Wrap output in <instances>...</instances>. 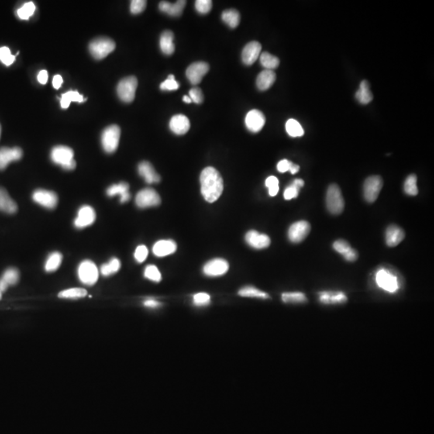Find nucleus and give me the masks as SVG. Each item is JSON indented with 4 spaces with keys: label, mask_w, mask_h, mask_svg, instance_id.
Returning a JSON list of instances; mask_svg holds the SVG:
<instances>
[{
    "label": "nucleus",
    "mask_w": 434,
    "mask_h": 434,
    "mask_svg": "<svg viewBox=\"0 0 434 434\" xmlns=\"http://www.w3.org/2000/svg\"><path fill=\"white\" fill-rule=\"evenodd\" d=\"M201 184L203 197L209 203L216 201L224 190V182L221 174L212 167H206L202 170Z\"/></svg>",
    "instance_id": "f257e3e1"
},
{
    "label": "nucleus",
    "mask_w": 434,
    "mask_h": 434,
    "mask_svg": "<svg viewBox=\"0 0 434 434\" xmlns=\"http://www.w3.org/2000/svg\"><path fill=\"white\" fill-rule=\"evenodd\" d=\"M87 296V291L82 288H71L63 290L59 293L58 297L60 298H67V299H77V298H84Z\"/></svg>",
    "instance_id": "58836bf2"
},
{
    "label": "nucleus",
    "mask_w": 434,
    "mask_h": 434,
    "mask_svg": "<svg viewBox=\"0 0 434 434\" xmlns=\"http://www.w3.org/2000/svg\"><path fill=\"white\" fill-rule=\"evenodd\" d=\"M383 187V180L379 176H370L365 180L363 184V196L368 203L376 201Z\"/></svg>",
    "instance_id": "6e6552de"
},
{
    "label": "nucleus",
    "mask_w": 434,
    "mask_h": 434,
    "mask_svg": "<svg viewBox=\"0 0 434 434\" xmlns=\"http://www.w3.org/2000/svg\"><path fill=\"white\" fill-rule=\"evenodd\" d=\"M311 232V225L306 221H300L293 224L289 228L288 237L293 243H300L305 240Z\"/></svg>",
    "instance_id": "f8f14e48"
},
{
    "label": "nucleus",
    "mask_w": 434,
    "mask_h": 434,
    "mask_svg": "<svg viewBox=\"0 0 434 434\" xmlns=\"http://www.w3.org/2000/svg\"><path fill=\"white\" fill-rule=\"evenodd\" d=\"M209 71V64L206 62L197 61L192 63L186 71V76L190 82L194 85L200 84L203 77Z\"/></svg>",
    "instance_id": "ddd939ff"
},
{
    "label": "nucleus",
    "mask_w": 434,
    "mask_h": 434,
    "mask_svg": "<svg viewBox=\"0 0 434 434\" xmlns=\"http://www.w3.org/2000/svg\"><path fill=\"white\" fill-rule=\"evenodd\" d=\"M121 268V262L118 258L111 259L108 263L102 265L101 267V273L104 277L112 275L117 273Z\"/></svg>",
    "instance_id": "ea45409f"
},
{
    "label": "nucleus",
    "mask_w": 434,
    "mask_h": 434,
    "mask_svg": "<svg viewBox=\"0 0 434 434\" xmlns=\"http://www.w3.org/2000/svg\"><path fill=\"white\" fill-rule=\"evenodd\" d=\"M300 167L298 165L294 164V163L290 161V169H289V171H290V173L292 175L296 174V173L298 172V170H299Z\"/></svg>",
    "instance_id": "052dcab7"
},
{
    "label": "nucleus",
    "mask_w": 434,
    "mask_h": 434,
    "mask_svg": "<svg viewBox=\"0 0 434 434\" xmlns=\"http://www.w3.org/2000/svg\"><path fill=\"white\" fill-rule=\"evenodd\" d=\"M276 81V74L273 70L261 72L256 78V86L262 91L269 90Z\"/></svg>",
    "instance_id": "c85d7f7f"
},
{
    "label": "nucleus",
    "mask_w": 434,
    "mask_h": 434,
    "mask_svg": "<svg viewBox=\"0 0 434 434\" xmlns=\"http://www.w3.org/2000/svg\"><path fill=\"white\" fill-rule=\"evenodd\" d=\"M290 161H289L287 159H283L281 161L279 162L277 166L279 172L285 173L288 171L289 169H290Z\"/></svg>",
    "instance_id": "6e6d98bb"
},
{
    "label": "nucleus",
    "mask_w": 434,
    "mask_h": 434,
    "mask_svg": "<svg viewBox=\"0 0 434 434\" xmlns=\"http://www.w3.org/2000/svg\"><path fill=\"white\" fill-rule=\"evenodd\" d=\"M356 98L360 103L363 105L368 104L373 99V95L371 92L370 86L367 81H363L360 83L359 90L356 94Z\"/></svg>",
    "instance_id": "7c9ffc66"
},
{
    "label": "nucleus",
    "mask_w": 434,
    "mask_h": 434,
    "mask_svg": "<svg viewBox=\"0 0 434 434\" xmlns=\"http://www.w3.org/2000/svg\"><path fill=\"white\" fill-rule=\"evenodd\" d=\"M85 100L87 99H84L83 96L79 94L77 91L70 90L69 92L62 94L61 98H60V106L62 108H68L70 107L72 101L81 103V102H84Z\"/></svg>",
    "instance_id": "2f4dec72"
},
{
    "label": "nucleus",
    "mask_w": 434,
    "mask_h": 434,
    "mask_svg": "<svg viewBox=\"0 0 434 434\" xmlns=\"http://www.w3.org/2000/svg\"><path fill=\"white\" fill-rule=\"evenodd\" d=\"M73 149L66 146H56L51 151V159L64 170H74L77 166Z\"/></svg>",
    "instance_id": "f03ea898"
},
{
    "label": "nucleus",
    "mask_w": 434,
    "mask_h": 434,
    "mask_svg": "<svg viewBox=\"0 0 434 434\" xmlns=\"http://www.w3.org/2000/svg\"><path fill=\"white\" fill-rule=\"evenodd\" d=\"M116 48L115 42L107 37H99L90 42L89 45L90 53L96 60H102Z\"/></svg>",
    "instance_id": "20e7f679"
},
{
    "label": "nucleus",
    "mask_w": 434,
    "mask_h": 434,
    "mask_svg": "<svg viewBox=\"0 0 434 434\" xmlns=\"http://www.w3.org/2000/svg\"><path fill=\"white\" fill-rule=\"evenodd\" d=\"M260 61L262 66L268 70H275L280 64V60L277 56H273V55L266 53V52L261 55Z\"/></svg>",
    "instance_id": "4c0bfd02"
},
{
    "label": "nucleus",
    "mask_w": 434,
    "mask_h": 434,
    "mask_svg": "<svg viewBox=\"0 0 434 434\" xmlns=\"http://www.w3.org/2000/svg\"><path fill=\"white\" fill-rule=\"evenodd\" d=\"M17 210L16 203L8 195V191L0 187V211L7 214H14Z\"/></svg>",
    "instance_id": "cd10ccee"
},
{
    "label": "nucleus",
    "mask_w": 434,
    "mask_h": 434,
    "mask_svg": "<svg viewBox=\"0 0 434 434\" xmlns=\"http://www.w3.org/2000/svg\"><path fill=\"white\" fill-rule=\"evenodd\" d=\"M96 220V212L94 208L89 205H84L78 211L74 225L77 228H84L94 224Z\"/></svg>",
    "instance_id": "2eb2a0df"
},
{
    "label": "nucleus",
    "mask_w": 434,
    "mask_h": 434,
    "mask_svg": "<svg viewBox=\"0 0 434 434\" xmlns=\"http://www.w3.org/2000/svg\"><path fill=\"white\" fill-rule=\"evenodd\" d=\"M228 269H229V265L227 261L216 258L209 261L204 266L203 270L205 275L209 276V277H218V276L224 275L228 272Z\"/></svg>",
    "instance_id": "4468645a"
},
{
    "label": "nucleus",
    "mask_w": 434,
    "mask_h": 434,
    "mask_svg": "<svg viewBox=\"0 0 434 434\" xmlns=\"http://www.w3.org/2000/svg\"><path fill=\"white\" fill-rule=\"evenodd\" d=\"M62 84H63V78H62L61 76H54L53 80V87H54L56 90H58V89H60V87L61 86Z\"/></svg>",
    "instance_id": "bf43d9fd"
},
{
    "label": "nucleus",
    "mask_w": 434,
    "mask_h": 434,
    "mask_svg": "<svg viewBox=\"0 0 434 434\" xmlns=\"http://www.w3.org/2000/svg\"><path fill=\"white\" fill-rule=\"evenodd\" d=\"M38 81L41 84H45L47 83L48 79H49V73L46 70H41L39 72L37 76Z\"/></svg>",
    "instance_id": "4d7b16f0"
},
{
    "label": "nucleus",
    "mask_w": 434,
    "mask_h": 434,
    "mask_svg": "<svg viewBox=\"0 0 434 434\" xmlns=\"http://www.w3.org/2000/svg\"><path fill=\"white\" fill-rule=\"evenodd\" d=\"M417 182H418V178L416 175H410L407 177L404 184V191L407 195L412 196V197L418 195V188Z\"/></svg>",
    "instance_id": "79ce46f5"
},
{
    "label": "nucleus",
    "mask_w": 434,
    "mask_h": 434,
    "mask_svg": "<svg viewBox=\"0 0 434 434\" xmlns=\"http://www.w3.org/2000/svg\"><path fill=\"white\" fill-rule=\"evenodd\" d=\"M245 241L251 247L256 249H266L271 243L270 238L266 234H261L255 230H250L245 235Z\"/></svg>",
    "instance_id": "a211bd4d"
},
{
    "label": "nucleus",
    "mask_w": 434,
    "mask_h": 434,
    "mask_svg": "<svg viewBox=\"0 0 434 434\" xmlns=\"http://www.w3.org/2000/svg\"><path fill=\"white\" fill-rule=\"evenodd\" d=\"M159 45L163 54L168 55V56L172 55L176 49L174 44V33L171 31L168 30L163 32L160 36Z\"/></svg>",
    "instance_id": "c756f323"
},
{
    "label": "nucleus",
    "mask_w": 434,
    "mask_h": 434,
    "mask_svg": "<svg viewBox=\"0 0 434 434\" xmlns=\"http://www.w3.org/2000/svg\"><path fill=\"white\" fill-rule=\"evenodd\" d=\"M138 170H139V175L144 179L147 184L159 183L161 180L160 176L156 173L153 166L149 162L143 161L139 163Z\"/></svg>",
    "instance_id": "b1692460"
},
{
    "label": "nucleus",
    "mask_w": 434,
    "mask_h": 434,
    "mask_svg": "<svg viewBox=\"0 0 434 434\" xmlns=\"http://www.w3.org/2000/svg\"><path fill=\"white\" fill-rule=\"evenodd\" d=\"M333 248L336 252L342 254V256H345L346 253H349L352 250V248L351 247L350 244L348 243L344 240H338L336 242H334Z\"/></svg>",
    "instance_id": "09e8293b"
},
{
    "label": "nucleus",
    "mask_w": 434,
    "mask_h": 434,
    "mask_svg": "<svg viewBox=\"0 0 434 434\" xmlns=\"http://www.w3.org/2000/svg\"><path fill=\"white\" fill-rule=\"evenodd\" d=\"M137 87L138 80L133 76L121 80L117 87V93L120 99L126 103L132 102L135 100Z\"/></svg>",
    "instance_id": "423d86ee"
},
{
    "label": "nucleus",
    "mask_w": 434,
    "mask_h": 434,
    "mask_svg": "<svg viewBox=\"0 0 434 434\" xmlns=\"http://www.w3.org/2000/svg\"><path fill=\"white\" fill-rule=\"evenodd\" d=\"M15 60V56L11 54V50L8 47L0 48V61L6 66L13 64Z\"/></svg>",
    "instance_id": "a18cd8bd"
},
{
    "label": "nucleus",
    "mask_w": 434,
    "mask_h": 434,
    "mask_svg": "<svg viewBox=\"0 0 434 434\" xmlns=\"http://www.w3.org/2000/svg\"><path fill=\"white\" fill-rule=\"evenodd\" d=\"M144 276L146 278L156 283H159L162 279L161 273L159 272V269L153 265L146 266L145 269Z\"/></svg>",
    "instance_id": "c03bdc74"
},
{
    "label": "nucleus",
    "mask_w": 434,
    "mask_h": 434,
    "mask_svg": "<svg viewBox=\"0 0 434 434\" xmlns=\"http://www.w3.org/2000/svg\"><path fill=\"white\" fill-rule=\"evenodd\" d=\"M304 181L301 179H296L293 181L291 185L286 188L284 191V198L287 201L297 198L299 194V190L303 187Z\"/></svg>",
    "instance_id": "f704fd0d"
},
{
    "label": "nucleus",
    "mask_w": 434,
    "mask_h": 434,
    "mask_svg": "<svg viewBox=\"0 0 434 434\" xmlns=\"http://www.w3.org/2000/svg\"><path fill=\"white\" fill-rule=\"evenodd\" d=\"M266 186L269 188L270 197H275L279 191V181L275 176H270L266 180Z\"/></svg>",
    "instance_id": "49530a36"
},
{
    "label": "nucleus",
    "mask_w": 434,
    "mask_h": 434,
    "mask_svg": "<svg viewBox=\"0 0 434 434\" xmlns=\"http://www.w3.org/2000/svg\"><path fill=\"white\" fill-rule=\"evenodd\" d=\"M183 101H184L185 103L187 104H190L192 102V101H191V98H190L188 96H184V98H183Z\"/></svg>",
    "instance_id": "680f3d73"
},
{
    "label": "nucleus",
    "mask_w": 434,
    "mask_h": 434,
    "mask_svg": "<svg viewBox=\"0 0 434 434\" xmlns=\"http://www.w3.org/2000/svg\"><path fill=\"white\" fill-rule=\"evenodd\" d=\"M318 299L325 305H336L346 302L348 297L341 291H322L318 294Z\"/></svg>",
    "instance_id": "aec40b11"
},
{
    "label": "nucleus",
    "mask_w": 434,
    "mask_h": 434,
    "mask_svg": "<svg viewBox=\"0 0 434 434\" xmlns=\"http://www.w3.org/2000/svg\"><path fill=\"white\" fill-rule=\"evenodd\" d=\"M376 281L378 287L388 293L397 292L399 289L398 279L386 270H380L376 275Z\"/></svg>",
    "instance_id": "9d476101"
},
{
    "label": "nucleus",
    "mask_w": 434,
    "mask_h": 434,
    "mask_svg": "<svg viewBox=\"0 0 434 434\" xmlns=\"http://www.w3.org/2000/svg\"><path fill=\"white\" fill-rule=\"evenodd\" d=\"M23 150L19 147H3L0 149V170H4L10 163L18 161L22 158Z\"/></svg>",
    "instance_id": "f3484780"
},
{
    "label": "nucleus",
    "mask_w": 434,
    "mask_h": 434,
    "mask_svg": "<svg viewBox=\"0 0 434 434\" xmlns=\"http://www.w3.org/2000/svg\"><path fill=\"white\" fill-rule=\"evenodd\" d=\"M135 203L139 208H150L159 205L161 203V199L156 190L145 188L137 194Z\"/></svg>",
    "instance_id": "1a4fd4ad"
},
{
    "label": "nucleus",
    "mask_w": 434,
    "mask_h": 434,
    "mask_svg": "<svg viewBox=\"0 0 434 434\" xmlns=\"http://www.w3.org/2000/svg\"><path fill=\"white\" fill-rule=\"evenodd\" d=\"M196 9L199 13L205 15L208 14L212 8V1L211 0H197L196 1Z\"/></svg>",
    "instance_id": "3c124183"
},
{
    "label": "nucleus",
    "mask_w": 434,
    "mask_h": 434,
    "mask_svg": "<svg viewBox=\"0 0 434 434\" xmlns=\"http://www.w3.org/2000/svg\"><path fill=\"white\" fill-rule=\"evenodd\" d=\"M62 259H63V256L59 252H53V253H50L49 256H48L46 262H45V271L52 273V272L58 270V268L61 265Z\"/></svg>",
    "instance_id": "473e14b6"
},
{
    "label": "nucleus",
    "mask_w": 434,
    "mask_h": 434,
    "mask_svg": "<svg viewBox=\"0 0 434 434\" xmlns=\"http://www.w3.org/2000/svg\"><path fill=\"white\" fill-rule=\"evenodd\" d=\"M190 121L184 114H177L171 118L170 121V129L176 135H185L189 131Z\"/></svg>",
    "instance_id": "412c9836"
},
{
    "label": "nucleus",
    "mask_w": 434,
    "mask_h": 434,
    "mask_svg": "<svg viewBox=\"0 0 434 434\" xmlns=\"http://www.w3.org/2000/svg\"><path fill=\"white\" fill-rule=\"evenodd\" d=\"M186 4L187 2L184 0L177 1L176 4L163 1L159 4V8L162 12H164L170 16L179 17L183 13Z\"/></svg>",
    "instance_id": "a878e982"
},
{
    "label": "nucleus",
    "mask_w": 434,
    "mask_h": 434,
    "mask_svg": "<svg viewBox=\"0 0 434 434\" xmlns=\"http://www.w3.org/2000/svg\"><path fill=\"white\" fill-rule=\"evenodd\" d=\"M211 297L207 293H198L193 296V303L197 307H204L209 305Z\"/></svg>",
    "instance_id": "8fccbe9b"
},
{
    "label": "nucleus",
    "mask_w": 434,
    "mask_h": 434,
    "mask_svg": "<svg viewBox=\"0 0 434 434\" xmlns=\"http://www.w3.org/2000/svg\"><path fill=\"white\" fill-rule=\"evenodd\" d=\"M281 300L285 303L301 304L307 301V296L301 292H287L281 294Z\"/></svg>",
    "instance_id": "e433bc0d"
},
{
    "label": "nucleus",
    "mask_w": 434,
    "mask_h": 434,
    "mask_svg": "<svg viewBox=\"0 0 434 434\" xmlns=\"http://www.w3.org/2000/svg\"><path fill=\"white\" fill-rule=\"evenodd\" d=\"M222 19L229 28H236L239 25L241 16L236 10L229 9L223 12Z\"/></svg>",
    "instance_id": "c9c22d12"
},
{
    "label": "nucleus",
    "mask_w": 434,
    "mask_h": 434,
    "mask_svg": "<svg viewBox=\"0 0 434 434\" xmlns=\"http://www.w3.org/2000/svg\"><path fill=\"white\" fill-rule=\"evenodd\" d=\"M405 237V233L401 227L392 225L387 227L385 233L386 243L388 247H396Z\"/></svg>",
    "instance_id": "4be33fe9"
},
{
    "label": "nucleus",
    "mask_w": 434,
    "mask_h": 434,
    "mask_svg": "<svg viewBox=\"0 0 434 434\" xmlns=\"http://www.w3.org/2000/svg\"><path fill=\"white\" fill-rule=\"evenodd\" d=\"M36 11V5L32 2L25 3L20 8L17 10V15L19 19L28 20Z\"/></svg>",
    "instance_id": "37998d69"
},
{
    "label": "nucleus",
    "mask_w": 434,
    "mask_h": 434,
    "mask_svg": "<svg viewBox=\"0 0 434 434\" xmlns=\"http://www.w3.org/2000/svg\"><path fill=\"white\" fill-rule=\"evenodd\" d=\"M148 256V249L145 245H139L135 253V258L139 263L144 262Z\"/></svg>",
    "instance_id": "5fc2aeb1"
},
{
    "label": "nucleus",
    "mask_w": 434,
    "mask_h": 434,
    "mask_svg": "<svg viewBox=\"0 0 434 434\" xmlns=\"http://www.w3.org/2000/svg\"><path fill=\"white\" fill-rule=\"evenodd\" d=\"M2 294H3V293L1 292V291H0V299H1V298H2Z\"/></svg>",
    "instance_id": "e2e57ef3"
},
{
    "label": "nucleus",
    "mask_w": 434,
    "mask_h": 434,
    "mask_svg": "<svg viewBox=\"0 0 434 434\" xmlns=\"http://www.w3.org/2000/svg\"><path fill=\"white\" fill-rule=\"evenodd\" d=\"M266 123V118L263 113L257 110L249 111L245 118L246 127L253 133H257L262 131Z\"/></svg>",
    "instance_id": "dca6fc26"
},
{
    "label": "nucleus",
    "mask_w": 434,
    "mask_h": 434,
    "mask_svg": "<svg viewBox=\"0 0 434 434\" xmlns=\"http://www.w3.org/2000/svg\"><path fill=\"white\" fill-rule=\"evenodd\" d=\"M146 7V1L145 0H133L131 1V12L132 14L141 13L144 11Z\"/></svg>",
    "instance_id": "603ef678"
},
{
    "label": "nucleus",
    "mask_w": 434,
    "mask_h": 434,
    "mask_svg": "<svg viewBox=\"0 0 434 434\" xmlns=\"http://www.w3.org/2000/svg\"><path fill=\"white\" fill-rule=\"evenodd\" d=\"M189 98H191L192 102H195L196 104H201L204 101V94H203L202 90L198 87H195L190 90Z\"/></svg>",
    "instance_id": "864d4df0"
},
{
    "label": "nucleus",
    "mask_w": 434,
    "mask_h": 434,
    "mask_svg": "<svg viewBox=\"0 0 434 434\" xmlns=\"http://www.w3.org/2000/svg\"><path fill=\"white\" fill-rule=\"evenodd\" d=\"M177 249V245L171 240H162L156 242L153 246V253L156 256H168L172 254Z\"/></svg>",
    "instance_id": "5701e85b"
},
{
    "label": "nucleus",
    "mask_w": 434,
    "mask_h": 434,
    "mask_svg": "<svg viewBox=\"0 0 434 434\" xmlns=\"http://www.w3.org/2000/svg\"><path fill=\"white\" fill-rule=\"evenodd\" d=\"M286 129H287L288 135L293 137V138L301 137L304 135V129L302 126L300 125L298 121H296L295 119H293V118L287 121V124H286Z\"/></svg>",
    "instance_id": "a19ab883"
},
{
    "label": "nucleus",
    "mask_w": 434,
    "mask_h": 434,
    "mask_svg": "<svg viewBox=\"0 0 434 434\" xmlns=\"http://www.w3.org/2000/svg\"><path fill=\"white\" fill-rule=\"evenodd\" d=\"M19 273L15 268H9L0 278V291L4 293L9 286H14L19 281Z\"/></svg>",
    "instance_id": "bb28decb"
},
{
    "label": "nucleus",
    "mask_w": 434,
    "mask_h": 434,
    "mask_svg": "<svg viewBox=\"0 0 434 434\" xmlns=\"http://www.w3.org/2000/svg\"><path fill=\"white\" fill-rule=\"evenodd\" d=\"M78 277L83 284L93 286L98 281L99 277L98 267L91 261H83L79 265Z\"/></svg>",
    "instance_id": "0eeeda50"
},
{
    "label": "nucleus",
    "mask_w": 434,
    "mask_h": 434,
    "mask_svg": "<svg viewBox=\"0 0 434 434\" xmlns=\"http://www.w3.org/2000/svg\"><path fill=\"white\" fill-rule=\"evenodd\" d=\"M326 203L328 211L333 215H339L344 209V200L342 191L336 184H332L328 187L326 197Z\"/></svg>",
    "instance_id": "7ed1b4c3"
},
{
    "label": "nucleus",
    "mask_w": 434,
    "mask_h": 434,
    "mask_svg": "<svg viewBox=\"0 0 434 434\" xmlns=\"http://www.w3.org/2000/svg\"><path fill=\"white\" fill-rule=\"evenodd\" d=\"M143 305L147 308H157L161 306V303L156 300L147 299L143 302Z\"/></svg>",
    "instance_id": "13d9d810"
},
{
    "label": "nucleus",
    "mask_w": 434,
    "mask_h": 434,
    "mask_svg": "<svg viewBox=\"0 0 434 434\" xmlns=\"http://www.w3.org/2000/svg\"><path fill=\"white\" fill-rule=\"evenodd\" d=\"M0 135H1V125H0Z\"/></svg>",
    "instance_id": "0e129e2a"
},
{
    "label": "nucleus",
    "mask_w": 434,
    "mask_h": 434,
    "mask_svg": "<svg viewBox=\"0 0 434 434\" xmlns=\"http://www.w3.org/2000/svg\"><path fill=\"white\" fill-rule=\"evenodd\" d=\"M262 45L259 42L252 41L245 45L242 51V61L246 66L253 64L261 55Z\"/></svg>",
    "instance_id": "6ab92c4d"
},
{
    "label": "nucleus",
    "mask_w": 434,
    "mask_h": 434,
    "mask_svg": "<svg viewBox=\"0 0 434 434\" xmlns=\"http://www.w3.org/2000/svg\"><path fill=\"white\" fill-rule=\"evenodd\" d=\"M34 202L48 209L56 208L58 203V197L56 193L45 189H38L32 194Z\"/></svg>",
    "instance_id": "9b49d317"
},
{
    "label": "nucleus",
    "mask_w": 434,
    "mask_h": 434,
    "mask_svg": "<svg viewBox=\"0 0 434 434\" xmlns=\"http://www.w3.org/2000/svg\"><path fill=\"white\" fill-rule=\"evenodd\" d=\"M238 294L242 297H245V298H261V299H268V298H270V295L267 293L262 291V290L253 287H244V288L239 290Z\"/></svg>",
    "instance_id": "72a5a7b5"
},
{
    "label": "nucleus",
    "mask_w": 434,
    "mask_h": 434,
    "mask_svg": "<svg viewBox=\"0 0 434 434\" xmlns=\"http://www.w3.org/2000/svg\"><path fill=\"white\" fill-rule=\"evenodd\" d=\"M180 88V84L175 79V76L172 74L168 76V78L166 81H163L160 84V89L163 91H174Z\"/></svg>",
    "instance_id": "de8ad7c7"
},
{
    "label": "nucleus",
    "mask_w": 434,
    "mask_h": 434,
    "mask_svg": "<svg viewBox=\"0 0 434 434\" xmlns=\"http://www.w3.org/2000/svg\"><path fill=\"white\" fill-rule=\"evenodd\" d=\"M129 188V184L127 183L122 182V183H119V184H113L111 187H108L106 190V194L110 197L119 195L121 197L120 202L123 204V203L129 201V199H131Z\"/></svg>",
    "instance_id": "393cba45"
},
{
    "label": "nucleus",
    "mask_w": 434,
    "mask_h": 434,
    "mask_svg": "<svg viewBox=\"0 0 434 434\" xmlns=\"http://www.w3.org/2000/svg\"><path fill=\"white\" fill-rule=\"evenodd\" d=\"M121 129L117 125H111L105 128L101 135V144L106 153L116 151L119 144Z\"/></svg>",
    "instance_id": "39448f33"
}]
</instances>
